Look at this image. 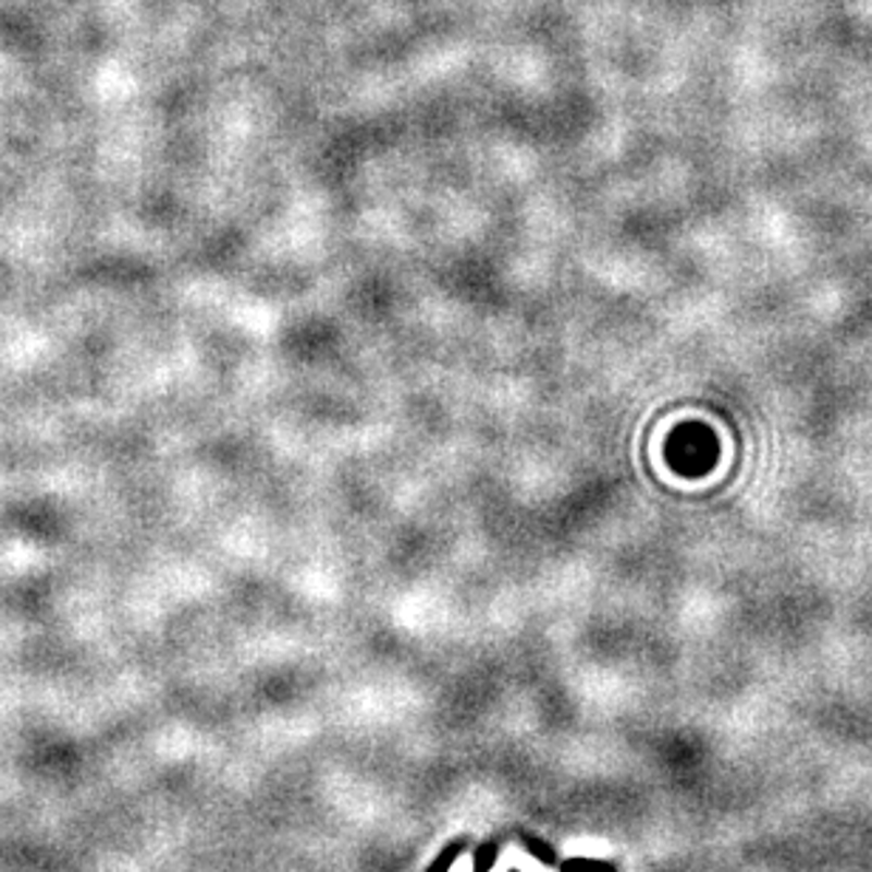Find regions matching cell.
Instances as JSON below:
<instances>
[{
    "mask_svg": "<svg viewBox=\"0 0 872 872\" xmlns=\"http://www.w3.org/2000/svg\"><path fill=\"white\" fill-rule=\"evenodd\" d=\"M668 459L680 474H705L716 459L714 437L702 426L683 428L668 445Z\"/></svg>",
    "mask_w": 872,
    "mask_h": 872,
    "instance_id": "obj_1",
    "label": "cell"
}]
</instances>
